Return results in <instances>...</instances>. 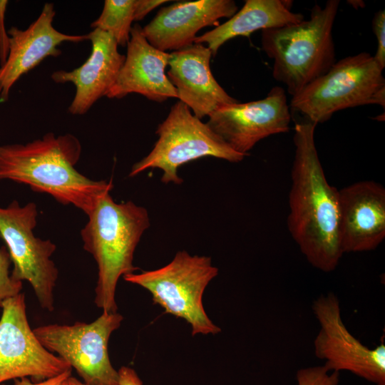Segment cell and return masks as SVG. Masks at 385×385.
<instances>
[{"mask_svg":"<svg viewBox=\"0 0 385 385\" xmlns=\"http://www.w3.org/2000/svg\"><path fill=\"white\" fill-rule=\"evenodd\" d=\"M339 237L344 253L375 250L385 238V189L373 180L339 190Z\"/></svg>","mask_w":385,"mask_h":385,"instance_id":"4fadbf2b","label":"cell"},{"mask_svg":"<svg viewBox=\"0 0 385 385\" xmlns=\"http://www.w3.org/2000/svg\"><path fill=\"white\" fill-rule=\"evenodd\" d=\"M292 116L284 89L274 86L262 99L220 108L206 123L232 149L248 155L261 140L287 133Z\"/></svg>","mask_w":385,"mask_h":385,"instance_id":"7c38bea8","label":"cell"},{"mask_svg":"<svg viewBox=\"0 0 385 385\" xmlns=\"http://www.w3.org/2000/svg\"><path fill=\"white\" fill-rule=\"evenodd\" d=\"M71 371H66L62 374L39 381H34L28 377L14 380L12 385H63L64 381L71 375Z\"/></svg>","mask_w":385,"mask_h":385,"instance_id":"484cf974","label":"cell"},{"mask_svg":"<svg viewBox=\"0 0 385 385\" xmlns=\"http://www.w3.org/2000/svg\"><path fill=\"white\" fill-rule=\"evenodd\" d=\"M38 215L33 202L21 206L14 200L6 207H0V237L14 264L11 278L17 282L27 281L41 307L52 312L58 270L51 256L56 246L50 240L34 235Z\"/></svg>","mask_w":385,"mask_h":385,"instance_id":"9c48e42d","label":"cell"},{"mask_svg":"<svg viewBox=\"0 0 385 385\" xmlns=\"http://www.w3.org/2000/svg\"><path fill=\"white\" fill-rule=\"evenodd\" d=\"M87 216L81 237L83 249L97 264L94 303L103 312H116L119 279L139 270L133 265V257L142 235L150 227L148 212L132 201L116 202L108 192L98 199Z\"/></svg>","mask_w":385,"mask_h":385,"instance_id":"3957f363","label":"cell"},{"mask_svg":"<svg viewBox=\"0 0 385 385\" xmlns=\"http://www.w3.org/2000/svg\"><path fill=\"white\" fill-rule=\"evenodd\" d=\"M329 371L324 365L300 369L296 374L297 385H338L339 372Z\"/></svg>","mask_w":385,"mask_h":385,"instance_id":"44dd1931","label":"cell"},{"mask_svg":"<svg viewBox=\"0 0 385 385\" xmlns=\"http://www.w3.org/2000/svg\"><path fill=\"white\" fill-rule=\"evenodd\" d=\"M169 58L170 53L150 45L142 27L135 24L130 31L123 64L106 96L121 98L135 93L156 102L178 98L177 91L165 73Z\"/></svg>","mask_w":385,"mask_h":385,"instance_id":"e0dca14e","label":"cell"},{"mask_svg":"<svg viewBox=\"0 0 385 385\" xmlns=\"http://www.w3.org/2000/svg\"><path fill=\"white\" fill-rule=\"evenodd\" d=\"M290 1L246 0L243 6L221 25L197 36L194 43H207L215 56L227 41L235 37L249 36L257 30L281 27L300 22L303 14L291 11Z\"/></svg>","mask_w":385,"mask_h":385,"instance_id":"d6986e66","label":"cell"},{"mask_svg":"<svg viewBox=\"0 0 385 385\" xmlns=\"http://www.w3.org/2000/svg\"><path fill=\"white\" fill-rule=\"evenodd\" d=\"M63 385H86L83 382H81L76 378L69 376L63 382Z\"/></svg>","mask_w":385,"mask_h":385,"instance_id":"83f0119b","label":"cell"},{"mask_svg":"<svg viewBox=\"0 0 385 385\" xmlns=\"http://www.w3.org/2000/svg\"><path fill=\"white\" fill-rule=\"evenodd\" d=\"M212 56L204 44L193 43L170 53L166 73L179 101L200 120L222 106L240 102L215 80L210 69Z\"/></svg>","mask_w":385,"mask_h":385,"instance_id":"2e32d148","label":"cell"},{"mask_svg":"<svg viewBox=\"0 0 385 385\" xmlns=\"http://www.w3.org/2000/svg\"><path fill=\"white\" fill-rule=\"evenodd\" d=\"M312 310L319 324L314 340L315 356L325 360L329 371H348L375 385H385V344L371 349L345 326L338 297L333 293L313 302Z\"/></svg>","mask_w":385,"mask_h":385,"instance_id":"30bf717a","label":"cell"},{"mask_svg":"<svg viewBox=\"0 0 385 385\" xmlns=\"http://www.w3.org/2000/svg\"><path fill=\"white\" fill-rule=\"evenodd\" d=\"M373 32L377 41V48L373 56L374 60L384 70L385 67V10H379L371 22Z\"/></svg>","mask_w":385,"mask_h":385,"instance_id":"603a6c76","label":"cell"},{"mask_svg":"<svg viewBox=\"0 0 385 385\" xmlns=\"http://www.w3.org/2000/svg\"><path fill=\"white\" fill-rule=\"evenodd\" d=\"M316 126L305 120L295 123L287 225L312 266L329 272L343 255L339 237V190L329 185L324 173L315 145Z\"/></svg>","mask_w":385,"mask_h":385,"instance_id":"6da1fadb","label":"cell"},{"mask_svg":"<svg viewBox=\"0 0 385 385\" xmlns=\"http://www.w3.org/2000/svg\"><path fill=\"white\" fill-rule=\"evenodd\" d=\"M168 1V0H135L133 21L143 20L152 10Z\"/></svg>","mask_w":385,"mask_h":385,"instance_id":"d4e9b609","label":"cell"},{"mask_svg":"<svg viewBox=\"0 0 385 385\" xmlns=\"http://www.w3.org/2000/svg\"><path fill=\"white\" fill-rule=\"evenodd\" d=\"M135 0H106L101 14L91 27L111 34L118 46L128 44L133 21Z\"/></svg>","mask_w":385,"mask_h":385,"instance_id":"ffe728a7","label":"cell"},{"mask_svg":"<svg viewBox=\"0 0 385 385\" xmlns=\"http://www.w3.org/2000/svg\"><path fill=\"white\" fill-rule=\"evenodd\" d=\"M0 307V385L24 377L39 381L72 370L36 337L28 321L23 293L2 300Z\"/></svg>","mask_w":385,"mask_h":385,"instance_id":"8fae6325","label":"cell"},{"mask_svg":"<svg viewBox=\"0 0 385 385\" xmlns=\"http://www.w3.org/2000/svg\"><path fill=\"white\" fill-rule=\"evenodd\" d=\"M218 274L210 257L178 251L166 265L157 270L130 273L125 281L139 285L152 295L167 314L185 320L192 334H216L221 329L207 315L202 304L206 287Z\"/></svg>","mask_w":385,"mask_h":385,"instance_id":"8992f818","label":"cell"},{"mask_svg":"<svg viewBox=\"0 0 385 385\" xmlns=\"http://www.w3.org/2000/svg\"><path fill=\"white\" fill-rule=\"evenodd\" d=\"M155 133L158 138L153 148L133 164L129 177H135L148 169H160L163 172V183L180 185L183 179L178 170L192 160L212 157L239 163L247 156L232 149L180 101L171 107Z\"/></svg>","mask_w":385,"mask_h":385,"instance_id":"52a82bcc","label":"cell"},{"mask_svg":"<svg viewBox=\"0 0 385 385\" xmlns=\"http://www.w3.org/2000/svg\"><path fill=\"white\" fill-rule=\"evenodd\" d=\"M8 1H0V61L3 64L7 58L9 46V36H7L4 29V13Z\"/></svg>","mask_w":385,"mask_h":385,"instance_id":"cb8c5ba5","label":"cell"},{"mask_svg":"<svg viewBox=\"0 0 385 385\" xmlns=\"http://www.w3.org/2000/svg\"><path fill=\"white\" fill-rule=\"evenodd\" d=\"M1 385H4V384H1Z\"/></svg>","mask_w":385,"mask_h":385,"instance_id":"f1b7e54d","label":"cell"},{"mask_svg":"<svg viewBox=\"0 0 385 385\" xmlns=\"http://www.w3.org/2000/svg\"><path fill=\"white\" fill-rule=\"evenodd\" d=\"M367 105L385 107V78L367 52L336 61L328 71L292 97L289 108L316 125L339 111Z\"/></svg>","mask_w":385,"mask_h":385,"instance_id":"5b68a950","label":"cell"},{"mask_svg":"<svg viewBox=\"0 0 385 385\" xmlns=\"http://www.w3.org/2000/svg\"><path fill=\"white\" fill-rule=\"evenodd\" d=\"M53 4L46 3L39 16L26 29L12 26L8 31L9 53L0 66V99H8L9 92L19 78L38 65L48 56H58V46L63 42L78 43L88 39L87 35H69L53 26Z\"/></svg>","mask_w":385,"mask_h":385,"instance_id":"5bb4252c","label":"cell"},{"mask_svg":"<svg viewBox=\"0 0 385 385\" xmlns=\"http://www.w3.org/2000/svg\"><path fill=\"white\" fill-rule=\"evenodd\" d=\"M87 36L92 48L85 63L73 71H57L51 74L56 83L70 82L75 86L76 93L68 108L73 115L86 113L99 98L106 96L125 58L108 33L94 29Z\"/></svg>","mask_w":385,"mask_h":385,"instance_id":"ac0fdd59","label":"cell"},{"mask_svg":"<svg viewBox=\"0 0 385 385\" xmlns=\"http://www.w3.org/2000/svg\"><path fill=\"white\" fill-rule=\"evenodd\" d=\"M119 385H143V381L136 371L128 366H123L118 370Z\"/></svg>","mask_w":385,"mask_h":385,"instance_id":"4316f807","label":"cell"},{"mask_svg":"<svg viewBox=\"0 0 385 385\" xmlns=\"http://www.w3.org/2000/svg\"><path fill=\"white\" fill-rule=\"evenodd\" d=\"M123 317L103 312L91 323L51 324L33 329L41 344L74 369L86 385H119L108 355V342Z\"/></svg>","mask_w":385,"mask_h":385,"instance_id":"ba28073f","label":"cell"},{"mask_svg":"<svg viewBox=\"0 0 385 385\" xmlns=\"http://www.w3.org/2000/svg\"><path fill=\"white\" fill-rule=\"evenodd\" d=\"M81 153V143L71 134L49 133L26 144L1 145L0 180L26 185L88 215L113 184L111 180H93L80 173L75 165Z\"/></svg>","mask_w":385,"mask_h":385,"instance_id":"7a4b0ae2","label":"cell"},{"mask_svg":"<svg viewBox=\"0 0 385 385\" xmlns=\"http://www.w3.org/2000/svg\"><path fill=\"white\" fill-rule=\"evenodd\" d=\"M339 6V0L316 4L308 20L262 31V49L273 60L272 76L292 97L337 61L332 29Z\"/></svg>","mask_w":385,"mask_h":385,"instance_id":"277c9868","label":"cell"},{"mask_svg":"<svg viewBox=\"0 0 385 385\" xmlns=\"http://www.w3.org/2000/svg\"><path fill=\"white\" fill-rule=\"evenodd\" d=\"M237 9L232 0L179 1L161 8L142 30L147 41L155 48L175 51L193 44L201 29L217 26L219 19H230Z\"/></svg>","mask_w":385,"mask_h":385,"instance_id":"9a60e30c","label":"cell"},{"mask_svg":"<svg viewBox=\"0 0 385 385\" xmlns=\"http://www.w3.org/2000/svg\"><path fill=\"white\" fill-rule=\"evenodd\" d=\"M11 263L7 248H0V302L9 297H14L22 289V282L14 280L9 272Z\"/></svg>","mask_w":385,"mask_h":385,"instance_id":"7402d4cb","label":"cell"}]
</instances>
